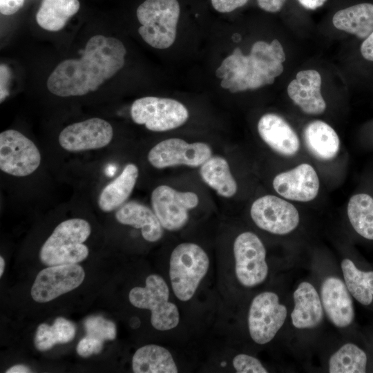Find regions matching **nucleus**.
<instances>
[{
	"instance_id": "f257e3e1",
	"label": "nucleus",
	"mask_w": 373,
	"mask_h": 373,
	"mask_svg": "<svg viewBox=\"0 0 373 373\" xmlns=\"http://www.w3.org/2000/svg\"><path fill=\"white\" fill-rule=\"evenodd\" d=\"M126 48L114 37L90 38L81 58L59 63L47 80L49 91L59 97L82 96L95 91L124 65Z\"/></svg>"
},
{
	"instance_id": "f03ea898",
	"label": "nucleus",
	"mask_w": 373,
	"mask_h": 373,
	"mask_svg": "<svg viewBox=\"0 0 373 373\" xmlns=\"http://www.w3.org/2000/svg\"><path fill=\"white\" fill-rule=\"evenodd\" d=\"M91 233L90 224L81 218L63 221L42 245L39 257L48 266L77 264L88 255L83 244Z\"/></svg>"
},
{
	"instance_id": "7ed1b4c3",
	"label": "nucleus",
	"mask_w": 373,
	"mask_h": 373,
	"mask_svg": "<svg viewBox=\"0 0 373 373\" xmlns=\"http://www.w3.org/2000/svg\"><path fill=\"white\" fill-rule=\"evenodd\" d=\"M209 267V256L200 246L193 242L177 245L171 254L169 272L175 296L183 302L191 300Z\"/></svg>"
},
{
	"instance_id": "20e7f679",
	"label": "nucleus",
	"mask_w": 373,
	"mask_h": 373,
	"mask_svg": "<svg viewBox=\"0 0 373 373\" xmlns=\"http://www.w3.org/2000/svg\"><path fill=\"white\" fill-rule=\"evenodd\" d=\"M180 14L178 0H145L136 10L138 32L153 48H169L175 40Z\"/></svg>"
},
{
	"instance_id": "39448f33",
	"label": "nucleus",
	"mask_w": 373,
	"mask_h": 373,
	"mask_svg": "<svg viewBox=\"0 0 373 373\" xmlns=\"http://www.w3.org/2000/svg\"><path fill=\"white\" fill-rule=\"evenodd\" d=\"M169 288L164 278L157 274H151L144 287H133L129 292L131 303L140 309L151 312L152 326L159 331L171 330L180 322L178 307L169 301Z\"/></svg>"
},
{
	"instance_id": "423d86ee",
	"label": "nucleus",
	"mask_w": 373,
	"mask_h": 373,
	"mask_svg": "<svg viewBox=\"0 0 373 373\" xmlns=\"http://www.w3.org/2000/svg\"><path fill=\"white\" fill-rule=\"evenodd\" d=\"M216 75L222 79L221 86L232 93L257 89L275 81L256 57L251 54L243 55L239 48H236L231 55L224 58Z\"/></svg>"
},
{
	"instance_id": "0eeeda50",
	"label": "nucleus",
	"mask_w": 373,
	"mask_h": 373,
	"mask_svg": "<svg viewBox=\"0 0 373 373\" xmlns=\"http://www.w3.org/2000/svg\"><path fill=\"white\" fill-rule=\"evenodd\" d=\"M131 116L135 123L144 124L149 131L164 132L183 125L189 118V111L175 99L149 96L134 101Z\"/></svg>"
},
{
	"instance_id": "6e6552de",
	"label": "nucleus",
	"mask_w": 373,
	"mask_h": 373,
	"mask_svg": "<svg viewBox=\"0 0 373 373\" xmlns=\"http://www.w3.org/2000/svg\"><path fill=\"white\" fill-rule=\"evenodd\" d=\"M235 272L239 283L254 287L263 283L268 275L265 247L255 233L239 234L233 243Z\"/></svg>"
},
{
	"instance_id": "1a4fd4ad",
	"label": "nucleus",
	"mask_w": 373,
	"mask_h": 373,
	"mask_svg": "<svg viewBox=\"0 0 373 373\" xmlns=\"http://www.w3.org/2000/svg\"><path fill=\"white\" fill-rule=\"evenodd\" d=\"M41 164V153L35 143L17 130L0 134V169L9 175L24 177Z\"/></svg>"
},
{
	"instance_id": "9d476101",
	"label": "nucleus",
	"mask_w": 373,
	"mask_h": 373,
	"mask_svg": "<svg viewBox=\"0 0 373 373\" xmlns=\"http://www.w3.org/2000/svg\"><path fill=\"white\" fill-rule=\"evenodd\" d=\"M287 316L286 307L278 295L264 291L252 300L248 313V328L251 339L264 345L270 342L283 325Z\"/></svg>"
},
{
	"instance_id": "9b49d317",
	"label": "nucleus",
	"mask_w": 373,
	"mask_h": 373,
	"mask_svg": "<svg viewBox=\"0 0 373 373\" xmlns=\"http://www.w3.org/2000/svg\"><path fill=\"white\" fill-rule=\"evenodd\" d=\"M151 202L163 228L175 231L186 224L189 211L198 205L199 198L194 192H182L167 185H160L152 191Z\"/></svg>"
},
{
	"instance_id": "f8f14e48",
	"label": "nucleus",
	"mask_w": 373,
	"mask_h": 373,
	"mask_svg": "<svg viewBox=\"0 0 373 373\" xmlns=\"http://www.w3.org/2000/svg\"><path fill=\"white\" fill-rule=\"evenodd\" d=\"M211 156L212 150L206 143L190 144L180 138H169L155 145L147 157L153 167L161 169L179 165L198 167Z\"/></svg>"
},
{
	"instance_id": "ddd939ff",
	"label": "nucleus",
	"mask_w": 373,
	"mask_h": 373,
	"mask_svg": "<svg viewBox=\"0 0 373 373\" xmlns=\"http://www.w3.org/2000/svg\"><path fill=\"white\" fill-rule=\"evenodd\" d=\"M251 217L261 229L277 235L294 231L299 224V213L290 202L272 195L256 200L250 209Z\"/></svg>"
},
{
	"instance_id": "4468645a",
	"label": "nucleus",
	"mask_w": 373,
	"mask_h": 373,
	"mask_svg": "<svg viewBox=\"0 0 373 373\" xmlns=\"http://www.w3.org/2000/svg\"><path fill=\"white\" fill-rule=\"evenodd\" d=\"M85 277L77 264L50 266L37 274L31 288L32 298L46 303L79 286Z\"/></svg>"
},
{
	"instance_id": "2eb2a0df",
	"label": "nucleus",
	"mask_w": 373,
	"mask_h": 373,
	"mask_svg": "<svg viewBox=\"0 0 373 373\" xmlns=\"http://www.w3.org/2000/svg\"><path fill=\"white\" fill-rule=\"evenodd\" d=\"M113 137L110 123L93 117L65 127L59 135L58 142L64 150L79 152L102 149L111 142Z\"/></svg>"
},
{
	"instance_id": "dca6fc26",
	"label": "nucleus",
	"mask_w": 373,
	"mask_h": 373,
	"mask_svg": "<svg viewBox=\"0 0 373 373\" xmlns=\"http://www.w3.org/2000/svg\"><path fill=\"white\" fill-rule=\"evenodd\" d=\"M273 186L280 195L286 199L309 202L318 195L320 182L312 166L303 163L278 174L273 180Z\"/></svg>"
},
{
	"instance_id": "f3484780",
	"label": "nucleus",
	"mask_w": 373,
	"mask_h": 373,
	"mask_svg": "<svg viewBox=\"0 0 373 373\" xmlns=\"http://www.w3.org/2000/svg\"><path fill=\"white\" fill-rule=\"evenodd\" d=\"M321 296L323 309L336 327H345L352 323L353 302L345 283L341 279L327 278L322 283Z\"/></svg>"
},
{
	"instance_id": "a211bd4d",
	"label": "nucleus",
	"mask_w": 373,
	"mask_h": 373,
	"mask_svg": "<svg viewBox=\"0 0 373 373\" xmlns=\"http://www.w3.org/2000/svg\"><path fill=\"white\" fill-rule=\"evenodd\" d=\"M321 76L314 69L299 71L287 86L290 99L307 114L319 115L326 108L321 92Z\"/></svg>"
},
{
	"instance_id": "6ab92c4d",
	"label": "nucleus",
	"mask_w": 373,
	"mask_h": 373,
	"mask_svg": "<svg viewBox=\"0 0 373 373\" xmlns=\"http://www.w3.org/2000/svg\"><path fill=\"white\" fill-rule=\"evenodd\" d=\"M258 131L262 140L274 151L292 156L299 150L300 141L291 126L274 113L262 115L258 123Z\"/></svg>"
},
{
	"instance_id": "aec40b11",
	"label": "nucleus",
	"mask_w": 373,
	"mask_h": 373,
	"mask_svg": "<svg viewBox=\"0 0 373 373\" xmlns=\"http://www.w3.org/2000/svg\"><path fill=\"white\" fill-rule=\"evenodd\" d=\"M294 307L291 323L298 329L317 327L323 319V307L314 287L308 282L299 284L294 294Z\"/></svg>"
},
{
	"instance_id": "412c9836",
	"label": "nucleus",
	"mask_w": 373,
	"mask_h": 373,
	"mask_svg": "<svg viewBox=\"0 0 373 373\" xmlns=\"http://www.w3.org/2000/svg\"><path fill=\"white\" fill-rule=\"evenodd\" d=\"M115 218L122 224L140 229L146 241L157 242L163 236V227L153 210L138 202H125L117 210Z\"/></svg>"
},
{
	"instance_id": "4be33fe9",
	"label": "nucleus",
	"mask_w": 373,
	"mask_h": 373,
	"mask_svg": "<svg viewBox=\"0 0 373 373\" xmlns=\"http://www.w3.org/2000/svg\"><path fill=\"white\" fill-rule=\"evenodd\" d=\"M139 175L137 166L126 164L122 173L101 191L98 206L104 212H110L122 206L131 195Z\"/></svg>"
},
{
	"instance_id": "5701e85b",
	"label": "nucleus",
	"mask_w": 373,
	"mask_h": 373,
	"mask_svg": "<svg viewBox=\"0 0 373 373\" xmlns=\"http://www.w3.org/2000/svg\"><path fill=\"white\" fill-rule=\"evenodd\" d=\"M303 138L309 151L318 160H332L338 152L340 140L337 133L321 120L309 123L304 129Z\"/></svg>"
},
{
	"instance_id": "b1692460",
	"label": "nucleus",
	"mask_w": 373,
	"mask_h": 373,
	"mask_svg": "<svg viewBox=\"0 0 373 373\" xmlns=\"http://www.w3.org/2000/svg\"><path fill=\"white\" fill-rule=\"evenodd\" d=\"M332 23L338 30L365 39L373 32V4L363 3L342 9L334 14Z\"/></svg>"
},
{
	"instance_id": "393cba45",
	"label": "nucleus",
	"mask_w": 373,
	"mask_h": 373,
	"mask_svg": "<svg viewBox=\"0 0 373 373\" xmlns=\"http://www.w3.org/2000/svg\"><path fill=\"white\" fill-rule=\"evenodd\" d=\"M135 373H177L178 369L171 352L164 347L150 344L140 347L132 358Z\"/></svg>"
},
{
	"instance_id": "a878e982",
	"label": "nucleus",
	"mask_w": 373,
	"mask_h": 373,
	"mask_svg": "<svg viewBox=\"0 0 373 373\" xmlns=\"http://www.w3.org/2000/svg\"><path fill=\"white\" fill-rule=\"evenodd\" d=\"M200 174L202 180L220 196L231 198L236 194L237 183L225 158L211 156L200 166Z\"/></svg>"
},
{
	"instance_id": "bb28decb",
	"label": "nucleus",
	"mask_w": 373,
	"mask_h": 373,
	"mask_svg": "<svg viewBox=\"0 0 373 373\" xmlns=\"http://www.w3.org/2000/svg\"><path fill=\"white\" fill-rule=\"evenodd\" d=\"M79 8V0H41L36 14V21L46 30L59 31Z\"/></svg>"
},
{
	"instance_id": "cd10ccee",
	"label": "nucleus",
	"mask_w": 373,
	"mask_h": 373,
	"mask_svg": "<svg viewBox=\"0 0 373 373\" xmlns=\"http://www.w3.org/2000/svg\"><path fill=\"white\" fill-rule=\"evenodd\" d=\"M347 211L355 231L363 238L373 240V197L366 193L352 195Z\"/></svg>"
},
{
	"instance_id": "c85d7f7f",
	"label": "nucleus",
	"mask_w": 373,
	"mask_h": 373,
	"mask_svg": "<svg viewBox=\"0 0 373 373\" xmlns=\"http://www.w3.org/2000/svg\"><path fill=\"white\" fill-rule=\"evenodd\" d=\"M341 269L345 285L353 297L362 305L371 304L373 300V271H363L348 258L342 261Z\"/></svg>"
},
{
	"instance_id": "c756f323",
	"label": "nucleus",
	"mask_w": 373,
	"mask_h": 373,
	"mask_svg": "<svg viewBox=\"0 0 373 373\" xmlns=\"http://www.w3.org/2000/svg\"><path fill=\"white\" fill-rule=\"evenodd\" d=\"M367 356L363 350L353 343H346L329 358L330 373H364Z\"/></svg>"
},
{
	"instance_id": "7c9ffc66",
	"label": "nucleus",
	"mask_w": 373,
	"mask_h": 373,
	"mask_svg": "<svg viewBox=\"0 0 373 373\" xmlns=\"http://www.w3.org/2000/svg\"><path fill=\"white\" fill-rule=\"evenodd\" d=\"M84 326L87 335L101 341L114 340L116 337V326L115 323L100 316L88 317Z\"/></svg>"
},
{
	"instance_id": "2f4dec72",
	"label": "nucleus",
	"mask_w": 373,
	"mask_h": 373,
	"mask_svg": "<svg viewBox=\"0 0 373 373\" xmlns=\"http://www.w3.org/2000/svg\"><path fill=\"white\" fill-rule=\"evenodd\" d=\"M233 366L238 373L268 372L258 358L246 354H237L233 359Z\"/></svg>"
},
{
	"instance_id": "473e14b6",
	"label": "nucleus",
	"mask_w": 373,
	"mask_h": 373,
	"mask_svg": "<svg viewBox=\"0 0 373 373\" xmlns=\"http://www.w3.org/2000/svg\"><path fill=\"white\" fill-rule=\"evenodd\" d=\"M51 327L57 343H68L75 336V326L64 318H56Z\"/></svg>"
},
{
	"instance_id": "72a5a7b5",
	"label": "nucleus",
	"mask_w": 373,
	"mask_h": 373,
	"mask_svg": "<svg viewBox=\"0 0 373 373\" xmlns=\"http://www.w3.org/2000/svg\"><path fill=\"white\" fill-rule=\"evenodd\" d=\"M57 343L51 326L45 323L39 325L35 337L36 348L40 351H46Z\"/></svg>"
},
{
	"instance_id": "f704fd0d",
	"label": "nucleus",
	"mask_w": 373,
	"mask_h": 373,
	"mask_svg": "<svg viewBox=\"0 0 373 373\" xmlns=\"http://www.w3.org/2000/svg\"><path fill=\"white\" fill-rule=\"evenodd\" d=\"M102 341L95 337L86 335L77 344L76 350L82 357H88L93 354H99L103 347Z\"/></svg>"
},
{
	"instance_id": "c9c22d12",
	"label": "nucleus",
	"mask_w": 373,
	"mask_h": 373,
	"mask_svg": "<svg viewBox=\"0 0 373 373\" xmlns=\"http://www.w3.org/2000/svg\"><path fill=\"white\" fill-rule=\"evenodd\" d=\"M249 0H211L213 8L221 13L231 12L245 6Z\"/></svg>"
},
{
	"instance_id": "e433bc0d",
	"label": "nucleus",
	"mask_w": 373,
	"mask_h": 373,
	"mask_svg": "<svg viewBox=\"0 0 373 373\" xmlns=\"http://www.w3.org/2000/svg\"><path fill=\"white\" fill-rule=\"evenodd\" d=\"M25 0H0V12L4 15L16 13L23 6Z\"/></svg>"
},
{
	"instance_id": "4c0bfd02",
	"label": "nucleus",
	"mask_w": 373,
	"mask_h": 373,
	"mask_svg": "<svg viewBox=\"0 0 373 373\" xmlns=\"http://www.w3.org/2000/svg\"><path fill=\"white\" fill-rule=\"evenodd\" d=\"M1 86H0V102H2L9 95L8 82L10 77L9 68L5 64H1Z\"/></svg>"
},
{
	"instance_id": "58836bf2",
	"label": "nucleus",
	"mask_w": 373,
	"mask_h": 373,
	"mask_svg": "<svg viewBox=\"0 0 373 373\" xmlns=\"http://www.w3.org/2000/svg\"><path fill=\"white\" fill-rule=\"evenodd\" d=\"M286 0H257L259 7L269 12H277L283 7Z\"/></svg>"
},
{
	"instance_id": "ea45409f",
	"label": "nucleus",
	"mask_w": 373,
	"mask_h": 373,
	"mask_svg": "<svg viewBox=\"0 0 373 373\" xmlns=\"http://www.w3.org/2000/svg\"><path fill=\"white\" fill-rule=\"evenodd\" d=\"M360 50L364 59L373 61V32L365 39Z\"/></svg>"
},
{
	"instance_id": "a19ab883",
	"label": "nucleus",
	"mask_w": 373,
	"mask_h": 373,
	"mask_svg": "<svg viewBox=\"0 0 373 373\" xmlns=\"http://www.w3.org/2000/svg\"><path fill=\"white\" fill-rule=\"evenodd\" d=\"M306 9L315 10L322 6L327 0H298Z\"/></svg>"
},
{
	"instance_id": "79ce46f5",
	"label": "nucleus",
	"mask_w": 373,
	"mask_h": 373,
	"mask_svg": "<svg viewBox=\"0 0 373 373\" xmlns=\"http://www.w3.org/2000/svg\"><path fill=\"white\" fill-rule=\"evenodd\" d=\"M30 370L28 367L23 365H16L10 367L6 370V373H26L30 372Z\"/></svg>"
},
{
	"instance_id": "37998d69",
	"label": "nucleus",
	"mask_w": 373,
	"mask_h": 373,
	"mask_svg": "<svg viewBox=\"0 0 373 373\" xmlns=\"http://www.w3.org/2000/svg\"><path fill=\"white\" fill-rule=\"evenodd\" d=\"M5 267V261L2 256L0 257V276H2Z\"/></svg>"
}]
</instances>
